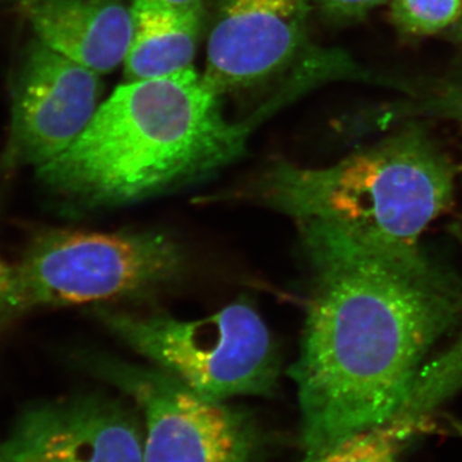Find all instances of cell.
Here are the masks:
<instances>
[{
	"mask_svg": "<svg viewBox=\"0 0 462 462\" xmlns=\"http://www.w3.org/2000/svg\"><path fill=\"white\" fill-rule=\"evenodd\" d=\"M80 361L142 411L143 462H260V434L245 413L194 393L157 367L106 356Z\"/></svg>",
	"mask_w": 462,
	"mask_h": 462,
	"instance_id": "obj_6",
	"label": "cell"
},
{
	"mask_svg": "<svg viewBox=\"0 0 462 462\" xmlns=\"http://www.w3.org/2000/svg\"><path fill=\"white\" fill-rule=\"evenodd\" d=\"M325 16L334 21H356L366 16L373 9L389 0H311Z\"/></svg>",
	"mask_w": 462,
	"mask_h": 462,
	"instance_id": "obj_15",
	"label": "cell"
},
{
	"mask_svg": "<svg viewBox=\"0 0 462 462\" xmlns=\"http://www.w3.org/2000/svg\"><path fill=\"white\" fill-rule=\"evenodd\" d=\"M431 413L411 409L393 420L346 438L342 442L305 454L298 462H401L413 440L430 430Z\"/></svg>",
	"mask_w": 462,
	"mask_h": 462,
	"instance_id": "obj_12",
	"label": "cell"
},
{
	"mask_svg": "<svg viewBox=\"0 0 462 462\" xmlns=\"http://www.w3.org/2000/svg\"><path fill=\"white\" fill-rule=\"evenodd\" d=\"M455 170L418 126L346 157L305 169L276 163L249 185L245 199L297 224L318 223L360 238L419 245L421 234L451 205Z\"/></svg>",
	"mask_w": 462,
	"mask_h": 462,
	"instance_id": "obj_3",
	"label": "cell"
},
{
	"mask_svg": "<svg viewBox=\"0 0 462 462\" xmlns=\"http://www.w3.org/2000/svg\"><path fill=\"white\" fill-rule=\"evenodd\" d=\"M99 96L97 72L32 41L14 81L3 165L38 169L62 154L87 129Z\"/></svg>",
	"mask_w": 462,
	"mask_h": 462,
	"instance_id": "obj_7",
	"label": "cell"
},
{
	"mask_svg": "<svg viewBox=\"0 0 462 462\" xmlns=\"http://www.w3.org/2000/svg\"><path fill=\"white\" fill-rule=\"evenodd\" d=\"M36 39L107 74L124 62L133 35V0H25Z\"/></svg>",
	"mask_w": 462,
	"mask_h": 462,
	"instance_id": "obj_10",
	"label": "cell"
},
{
	"mask_svg": "<svg viewBox=\"0 0 462 462\" xmlns=\"http://www.w3.org/2000/svg\"><path fill=\"white\" fill-rule=\"evenodd\" d=\"M141 421L111 398L33 404L21 413L0 448L5 462H143Z\"/></svg>",
	"mask_w": 462,
	"mask_h": 462,
	"instance_id": "obj_9",
	"label": "cell"
},
{
	"mask_svg": "<svg viewBox=\"0 0 462 462\" xmlns=\"http://www.w3.org/2000/svg\"><path fill=\"white\" fill-rule=\"evenodd\" d=\"M406 94L411 98L404 100L393 112L394 116H430L462 124V72L421 87L411 84Z\"/></svg>",
	"mask_w": 462,
	"mask_h": 462,
	"instance_id": "obj_13",
	"label": "cell"
},
{
	"mask_svg": "<svg viewBox=\"0 0 462 462\" xmlns=\"http://www.w3.org/2000/svg\"><path fill=\"white\" fill-rule=\"evenodd\" d=\"M251 129L225 116L196 69L126 81L62 154L36 169L80 206H120L197 180L238 160Z\"/></svg>",
	"mask_w": 462,
	"mask_h": 462,
	"instance_id": "obj_2",
	"label": "cell"
},
{
	"mask_svg": "<svg viewBox=\"0 0 462 462\" xmlns=\"http://www.w3.org/2000/svg\"><path fill=\"white\" fill-rule=\"evenodd\" d=\"M162 7L179 9V11H190V9L203 8L205 0H148Z\"/></svg>",
	"mask_w": 462,
	"mask_h": 462,
	"instance_id": "obj_17",
	"label": "cell"
},
{
	"mask_svg": "<svg viewBox=\"0 0 462 462\" xmlns=\"http://www.w3.org/2000/svg\"><path fill=\"white\" fill-rule=\"evenodd\" d=\"M311 267L297 388L300 443L315 454L439 398L431 351L462 324V282L420 245L297 224Z\"/></svg>",
	"mask_w": 462,
	"mask_h": 462,
	"instance_id": "obj_1",
	"label": "cell"
},
{
	"mask_svg": "<svg viewBox=\"0 0 462 462\" xmlns=\"http://www.w3.org/2000/svg\"><path fill=\"white\" fill-rule=\"evenodd\" d=\"M14 267L0 257V320H5L12 288H14Z\"/></svg>",
	"mask_w": 462,
	"mask_h": 462,
	"instance_id": "obj_16",
	"label": "cell"
},
{
	"mask_svg": "<svg viewBox=\"0 0 462 462\" xmlns=\"http://www.w3.org/2000/svg\"><path fill=\"white\" fill-rule=\"evenodd\" d=\"M5 319L44 307L142 298L165 288L184 267L165 234L51 230L14 264Z\"/></svg>",
	"mask_w": 462,
	"mask_h": 462,
	"instance_id": "obj_5",
	"label": "cell"
},
{
	"mask_svg": "<svg viewBox=\"0 0 462 462\" xmlns=\"http://www.w3.org/2000/svg\"><path fill=\"white\" fill-rule=\"evenodd\" d=\"M392 20L412 35H430L452 25L462 11V0H389Z\"/></svg>",
	"mask_w": 462,
	"mask_h": 462,
	"instance_id": "obj_14",
	"label": "cell"
},
{
	"mask_svg": "<svg viewBox=\"0 0 462 462\" xmlns=\"http://www.w3.org/2000/svg\"><path fill=\"white\" fill-rule=\"evenodd\" d=\"M0 462H5V457H3L2 448H0Z\"/></svg>",
	"mask_w": 462,
	"mask_h": 462,
	"instance_id": "obj_18",
	"label": "cell"
},
{
	"mask_svg": "<svg viewBox=\"0 0 462 462\" xmlns=\"http://www.w3.org/2000/svg\"><path fill=\"white\" fill-rule=\"evenodd\" d=\"M311 0H218L203 79L218 96L270 80L300 56Z\"/></svg>",
	"mask_w": 462,
	"mask_h": 462,
	"instance_id": "obj_8",
	"label": "cell"
},
{
	"mask_svg": "<svg viewBox=\"0 0 462 462\" xmlns=\"http://www.w3.org/2000/svg\"><path fill=\"white\" fill-rule=\"evenodd\" d=\"M97 318L125 345L207 400L269 396L281 360L266 324L247 300L199 319L103 309Z\"/></svg>",
	"mask_w": 462,
	"mask_h": 462,
	"instance_id": "obj_4",
	"label": "cell"
},
{
	"mask_svg": "<svg viewBox=\"0 0 462 462\" xmlns=\"http://www.w3.org/2000/svg\"><path fill=\"white\" fill-rule=\"evenodd\" d=\"M203 8L179 11L133 0V35L125 57L126 81L166 78L193 69Z\"/></svg>",
	"mask_w": 462,
	"mask_h": 462,
	"instance_id": "obj_11",
	"label": "cell"
}]
</instances>
